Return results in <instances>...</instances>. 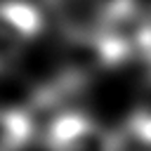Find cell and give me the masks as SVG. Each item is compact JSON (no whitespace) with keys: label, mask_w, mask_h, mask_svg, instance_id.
<instances>
[{"label":"cell","mask_w":151,"mask_h":151,"mask_svg":"<svg viewBox=\"0 0 151 151\" xmlns=\"http://www.w3.org/2000/svg\"><path fill=\"white\" fill-rule=\"evenodd\" d=\"M130 127H132V134L137 139H142L144 144H151V78L146 80V85L139 94Z\"/></svg>","instance_id":"1"}]
</instances>
